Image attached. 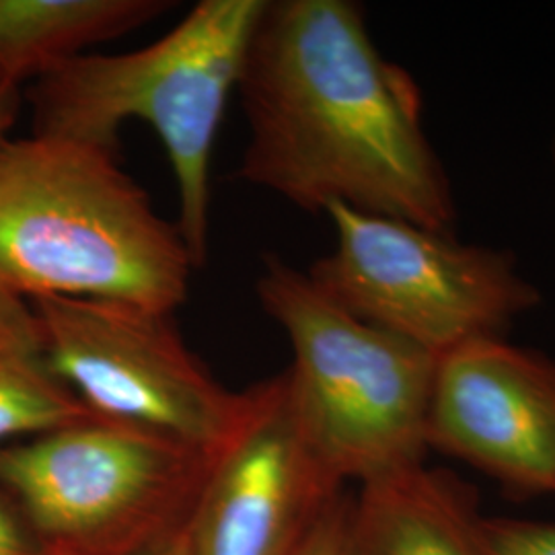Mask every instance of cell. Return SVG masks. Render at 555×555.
Masks as SVG:
<instances>
[{
  "label": "cell",
  "mask_w": 555,
  "mask_h": 555,
  "mask_svg": "<svg viewBox=\"0 0 555 555\" xmlns=\"http://www.w3.org/2000/svg\"><path fill=\"white\" fill-rule=\"evenodd\" d=\"M344 488L300 430L282 373L247 389L243 422L215 456L179 554L291 555Z\"/></svg>",
  "instance_id": "cell-8"
},
{
  "label": "cell",
  "mask_w": 555,
  "mask_h": 555,
  "mask_svg": "<svg viewBox=\"0 0 555 555\" xmlns=\"http://www.w3.org/2000/svg\"><path fill=\"white\" fill-rule=\"evenodd\" d=\"M0 555H43L17 506L0 490Z\"/></svg>",
  "instance_id": "cell-15"
},
{
  "label": "cell",
  "mask_w": 555,
  "mask_h": 555,
  "mask_svg": "<svg viewBox=\"0 0 555 555\" xmlns=\"http://www.w3.org/2000/svg\"><path fill=\"white\" fill-rule=\"evenodd\" d=\"M196 266L118 155L31 134L0 146V295L176 313Z\"/></svg>",
  "instance_id": "cell-2"
},
{
  "label": "cell",
  "mask_w": 555,
  "mask_h": 555,
  "mask_svg": "<svg viewBox=\"0 0 555 555\" xmlns=\"http://www.w3.org/2000/svg\"><path fill=\"white\" fill-rule=\"evenodd\" d=\"M426 444L518 494H555L554 358L506 337L438 357Z\"/></svg>",
  "instance_id": "cell-9"
},
{
  "label": "cell",
  "mask_w": 555,
  "mask_h": 555,
  "mask_svg": "<svg viewBox=\"0 0 555 555\" xmlns=\"http://www.w3.org/2000/svg\"><path fill=\"white\" fill-rule=\"evenodd\" d=\"M325 215L336 245L309 276L354 318L433 357L506 337L513 321L541 302L539 288L502 249L344 206Z\"/></svg>",
  "instance_id": "cell-6"
},
{
  "label": "cell",
  "mask_w": 555,
  "mask_h": 555,
  "mask_svg": "<svg viewBox=\"0 0 555 555\" xmlns=\"http://www.w3.org/2000/svg\"><path fill=\"white\" fill-rule=\"evenodd\" d=\"M266 0H199L159 40L121 54L87 52L27 89L34 134L119 155L140 119L159 137L179 194V233L199 270L210 237V165Z\"/></svg>",
  "instance_id": "cell-3"
},
{
  "label": "cell",
  "mask_w": 555,
  "mask_h": 555,
  "mask_svg": "<svg viewBox=\"0 0 555 555\" xmlns=\"http://www.w3.org/2000/svg\"><path fill=\"white\" fill-rule=\"evenodd\" d=\"M21 95H0V146L9 140L21 109Z\"/></svg>",
  "instance_id": "cell-16"
},
{
  "label": "cell",
  "mask_w": 555,
  "mask_h": 555,
  "mask_svg": "<svg viewBox=\"0 0 555 555\" xmlns=\"http://www.w3.org/2000/svg\"><path fill=\"white\" fill-rule=\"evenodd\" d=\"M256 293L293 346L291 405L325 469L362 486L424 463L437 357L354 318L276 256Z\"/></svg>",
  "instance_id": "cell-4"
},
{
  "label": "cell",
  "mask_w": 555,
  "mask_h": 555,
  "mask_svg": "<svg viewBox=\"0 0 555 555\" xmlns=\"http://www.w3.org/2000/svg\"><path fill=\"white\" fill-rule=\"evenodd\" d=\"M155 555H181L179 554V539L176 543H171L169 547H165V550H160L159 554Z\"/></svg>",
  "instance_id": "cell-17"
},
{
  "label": "cell",
  "mask_w": 555,
  "mask_h": 555,
  "mask_svg": "<svg viewBox=\"0 0 555 555\" xmlns=\"http://www.w3.org/2000/svg\"><path fill=\"white\" fill-rule=\"evenodd\" d=\"M477 537L483 555H555V522L479 516Z\"/></svg>",
  "instance_id": "cell-13"
},
{
  "label": "cell",
  "mask_w": 555,
  "mask_h": 555,
  "mask_svg": "<svg viewBox=\"0 0 555 555\" xmlns=\"http://www.w3.org/2000/svg\"><path fill=\"white\" fill-rule=\"evenodd\" d=\"M93 416L54 373L27 298L0 295V447Z\"/></svg>",
  "instance_id": "cell-12"
},
{
  "label": "cell",
  "mask_w": 555,
  "mask_h": 555,
  "mask_svg": "<svg viewBox=\"0 0 555 555\" xmlns=\"http://www.w3.org/2000/svg\"><path fill=\"white\" fill-rule=\"evenodd\" d=\"M46 354L95 416L142 426L217 456L247 391H229L194 357L173 313L103 298L38 297Z\"/></svg>",
  "instance_id": "cell-7"
},
{
  "label": "cell",
  "mask_w": 555,
  "mask_h": 555,
  "mask_svg": "<svg viewBox=\"0 0 555 555\" xmlns=\"http://www.w3.org/2000/svg\"><path fill=\"white\" fill-rule=\"evenodd\" d=\"M469 490L424 463L358 486L346 555H483Z\"/></svg>",
  "instance_id": "cell-10"
},
{
  "label": "cell",
  "mask_w": 555,
  "mask_h": 555,
  "mask_svg": "<svg viewBox=\"0 0 555 555\" xmlns=\"http://www.w3.org/2000/svg\"><path fill=\"white\" fill-rule=\"evenodd\" d=\"M237 178L305 212L344 206L455 233L453 188L414 77L378 52L348 0H266L237 87Z\"/></svg>",
  "instance_id": "cell-1"
},
{
  "label": "cell",
  "mask_w": 555,
  "mask_h": 555,
  "mask_svg": "<svg viewBox=\"0 0 555 555\" xmlns=\"http://www.w3.org/2000/svg\"><path fill=\"white\" fill-rule=\"evenodd\" d=\"M352 498L346 492L323 513L291 555H346Z\"/></svg>",
  "instance_id": "cell-14"
},
{
  "label": "cell",
  "mask_w": 555,
  "mask_h": 555,
  "mask_svg": "<svg viewBox=\"0 0 555 555\" xmlns=\"http://www.w3.org/2000/svg\"><path fill=\"white\" fill-rule=\"evenodd\" d=\"M171 9L167 0H0V95Z\"/></svg>",
  "instance_id": "cell-11"
},
{
  "label": "cell",
  "mask_w": 555,
  "mask_h": 555,
  "mask_svg": "<svg viewBox=\"0 0 555 555\" xmlns=\"http://www.w3.org/2000/svg\"><path fill=\"white\" fill-rule=\"evenodd\" d=\"M215 456L103 416L0 447V490L43 555H155L176 543Z\"/></svg>",
  "instance_id": "cell-5"
}]
</instances>
